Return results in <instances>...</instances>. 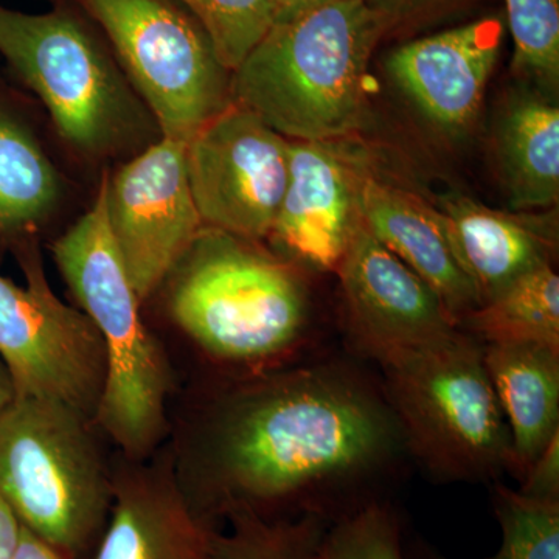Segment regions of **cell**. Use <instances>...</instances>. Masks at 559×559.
Listing matches in <instances>:
<instances>
[{"label":"cell","instance_id":"1","mask_svg":"<svg viewBox=\"0 0 559 559\" xmlns=\"http://www.w3.org/2000/svg\"><path fill=\"white\" fill-rule=\"evenodd\" d=\"M400 448L384 390L348 364L314 360L255 374L213 401L179 480L210 520L245 510L333 524L381 500L369 485Z\"/></svg>","mask_w":559,"mask_h":559},{"label":"cell","instance_id":"2","mask_svg":"<svg viewBox=\"0 0 559 559\" xmlns=\"http://www.w3.org/2000/svg\"><path fill=\"white\" fill-rule=\"evenodd\" d=\"M384 35L366 0H334L274 24L231 72V102L288 140L347 138L366 124L369 64Z\"/></svg>","mask_w":559,"mask_h":559},{"label":"cell","instance_id":"3","mask_svg":"<svg viewBox=\"0 0 559 559\" xmlns=\"http://www.w3.org/2000/svg\"><path fill=\"white\" fill-rule=\"evenodd\" d=\"M255 242L204 227L167 278L176 325L210 358L231 366L293 356L310 322L299 272Z\"/></svg>","mask_w":559,"mask_h":559},{"label":"cell","instance_id":"4","mask_svg":"<svg viewBox=\"0 0 559 559\" xmlns=\"http://www.w3.org/2000/svg\"><path fill=\"white\" fill-rule=\"evenodd\" d=\"M53 257L105 348V388L94 423L128 460L140 462L164 439L171 374L110 237L105 179L90 212L55 242Z\"/></svg>","mask_w":559,"mask_h":559},{"label":"cell","instance_id":"5","mask_svg":"<svg viewBox=\"0 0 559 559\" xmlns=\"http://www.w3.org/2000/svg\"><path fill=\"white\" fill-rule=\"evenodd\" d=\"M92 423L51 400L14 399L0 412V498L68 559L95 549L112 503L114 476Z\"/></svg>","mask_w":559,"mask_h":559},{"label":"cell","instance_id":"6","mask_svg":"<svg viewBox=\"0 0 559 559\" xmlns=\"http://www.w3.org/2000/svg\"><path fill=\"white\" fill-rule=\"evenodd\" d=\"M384 370V395L407 448L440 480H496L513 469V447L484 362L463 330Z\"/></svg>","mask_w":559,"mask_h":559},{"label":"cell","instance_id":"7","mask_svg":"<svg viewBox=\"0 0 559 559\" xmlns=\"http://www.w3.org/2000/svg\"><path fill=\"white\" fill-rule=\"evenodd\" d=\"M0 55L81 153H116L142 130L139 103L127 81L72 11L32 14L0 5Z\"/></svg>","mask_w":559,"mask_h":559},{"label":"cell","instance_id":"8","mask_svg":"<svg viewBox=\"0 0 559 559\" xmlns=\"http://www.w3.org/2000/svg\"><path fill=\"white\" fill-rule=\"evenodd\" d=\"M79 2L108 36L162 138L187 143L230 105V70L176 0Z\"/></svg>","mask_w":559,"mask_h":559},{"label":"cell","instance_id":"9","mask_svg":"<svg viewBox=\"0 0 559 559\" xmlns=\"http://www.w3.org/2000/svg\"><path fill=\"white\" fill-rule=\"evenodd\" d=\"M21 263L24 286L0 275V362L14 399L58 401L94 419L106 378L100 334L57 297L36 253Z\"/></svg>","mask_w":559,"mask_h":559},{"label":"cell","instance_id":"10","mask_svg":"<svg viewBox=\"0 0 559 559\" xmlns=\"http://www.w3.org/2000/svg\"><path fill=\"white\" fill-rule=\"evenodd\" d=\"M290 140L231 102L187 142V176L204 227L271 237L289 180Z\"/></svg>","mask_w":559,"mask_h":559},{"label":"cell","instance_id":"11","mask_svg":"<svg viewBox=\"0 0 559 559\" xmlns=\"http://www.w3.org/2000/svg\"><path fill=\"white\" fill-rule=\"evenodd\" d=\"M187 143L162 138L105 178L106 218L140 301L167 282L204 224L191 194Z\"/></svg>","mask_w":559,"mask_h":559},{"label":"cell","instance_id":"12","mask_svg":"<svg viewBox=\"0 0 559 559\" xmlns=\"http://www.w3.org/2000/svg\"><path fill=\"white\" fill-rule=\"evenodd\" d=\"M336 274L353 348L381 367L459 330L439 296L362 223Z\"/></svg>","mask_w":559,"mask_h":559},{"label":"cell","instance_id":"13","mask_svg":"<svg viewBox=\"0 0 559 559\" xmlns=\"http://www.w3.org/2000/svg\"><path fill=\"white\" fill-rule=\"evenodd\" d=\"M503 27L502 17L484 16L407 40L389 55L385 66L436 127L460 134L479 112L502 47Z\"/></svg>","mask_w":559,"mask_h":559},{"label":"cell","instance_id":"14","mask_svg":"<svg viewBox=\"0 0 559 559\" xmlns=\"http://www.w3.org/2000/svg\"><path fill=\"white\" fill-rule=\"evenodd\" d=\"M360 178L333 142L290 140L288 187L271 238L305 266L336 272L362 223Z\"/></svg>","mask_w":559,"mask_h":559},{"label":"cell","instance_id":"15","mask_svg":"<svg viewBox=\"0 0 559 559\" xmlns=\"http://www.w3.org/2000/svg\"><path fill=\"white\" fill-rule=\"evenodd\" d=\"M218 530L165 468L112 477L108 521L92 559H215Z\"/></svg>","mask_w":559,"mask_h":559},{"label":"cell","instance_id":"16","mask_svg":"<svg viewBox=\"0 0 559 559\" xmlns=\"http://www.w3.org/2000/svg\"><path fill=\"white\" fill-rule=\"evenodd\" d=\"M437 210L479 307L527 272L554 264L557 212H500L463 197L447 198Z\"/></svg>","mask_w":559,"mask_h":559},{"label":"cell","instance_id":"17","mask_svg":"<svg viewBox=\"0 0 559 559\" xmlns=\"http://www.w3.org/2000/svg\"><path fill=\"white\" fill-rule=\"evenodd\" d=\"M359 212L364 227L439 296L457 326L479 307V297L455 259L439 210L411 191L362 175Z\"/></svg>","mask_w":559,"mask_h":559},{"label":"cell","instance_id":"18","mask_svg":"<svg viewBox=\"0 0 559 559\" xmlns=\"http://www.w3.org/2000/svg\"><path fill=\"white\" fill-rule=\"evenodd\" d=\"M496 399L513 447L511 473L522 479L559 432V348L481 344Z\"/></svg>","mask_w":559,"mask_h":559},{"label":"cell","instance_id":"19","mask_svg":"<svg viewBox=\"0 0 559 559\" xmlns=\"http://www.w3.org/2000/svg\"><path fill=\"white\" fill-rule=\"evenodd\" d=\"M496 154L510 205L550 209L559 198V109L539 95H518L496 132Z\"/></svg>","mask_w":559,"mask_h":559},{"label":"cell","instance_id":"20","mask_svg":"<svg viewBox=\"0 0 559 559\" xmlns=\"http://www.w3.org/2000/svg\"><path fill=\"white\" fill-rule=\"evenodd\" d=\"M480 344H538L559 348V277L543 264L514 280L462 320Z\"/></svg>","mask_w":559,"mask_h":559},{"label":"cell","instance_id":"21","mask_svg":"<svg viewBox=\"0 0 559 559\" xmlns=\"http://www.w3.org/2000/svg\"><path fill=\"white\" fill-rule=\"evenodd\" d=\"M60 178L38 140L0 108V235L24 234L50 215L60 200Z\"/></svg>","mask_w":559,"mask_h":559},{"label":"cell","instance_id":"22","mask_svg":"<svg viewBox=\"0 0 559 559\" xmlns=\"http://www.w3.org/2000/svg\"><path fill=\"white\" fill-rule=\"evenodd\" d=\"M491 507L500 530L499 549L485 559H559V502L530 499L495 484ZM406 559H452L425 539L404 538Z\"/></svg>","mask_w":559,"mask_h":559},{"label":"cell","instance_id":"23","mask_svg":"<svg viewBox=\"0 0 559 559\" xmlns=\"http://www.w3.org/2000/svg\"><path fill=\"white\" fill-rule=\"evenodd\" d=\"M226 520L230 528L216 535L215 559H319L331 525L314 514L272 520L245 510Z\"/></svg>","mask_w":559,"mask_h":559},{"label":"cell","instance_id":"24","mask_svg":"<svg viewBox=\"0 0 559 559\" xmlns=\"http://www.w3.org/2000/svg\"><path fill=\"white\" fill-rule=\"evenodd\" d=\"M513 70L554 94L559 83V0H503Z\"/></svg>","mask_w":559,"mask_h":559},{"label":"cell","instance_id":"25","mask_svg":"<svg viewBox=\"0 0 559 559\" xmlns=\"http://www.w3.org/2000/svg\"><path fill=\"white\" fill-rule=\"evenodd\" d=\"M207 33L224 68L234 72L274 24L272 0H176Z\"/></svg>","mask_w":559,"mask_h":559},{"label":"cell","instance_id":"26","mask_svg":"<svg viewBox=\"0 0 559 559\" xmlns=\"http://www.w3.org/2000/svg\"><path fill=\"white\" fill-rule=\"evenodd\" d=\"M404 524L388 500H373L330 525L319 559H406Z\"/></svg>","mask_w":559,"mask_h":559},{"label":"cell","instance_id":"27","mask_svg":"<svg viewBox=\"0 0 559 559\" xmlns=\"http://www.w3.org/2000/svg\"><path fill=\"white\" fill-rule=\"evenodd\" d=\"M366 2L374 13L380 14L390 33L396 28L432 20L433 16L447 13L465 0H366Z\"/></svg>","mask_w":559,"mask_h":559},{"label":"cell","instance_id":"28","mask_svg":"<svg viewBox=\"0 0 559 559\" xmlns=\"http://www.w3.org/2000/svg\"><path fill=\"white\" fill-rule=\"evenodd\" d=\"M518 491L530 499L559 502V432L530 465Z\"/></svg>","mask_w":559,"mask_h":559},{"label":"cell","instance_id":"29","mask_svg":"<svg viewBox=\"0 0 559 559\" xmlns=\"http://www.w3.org/2000/svg\"><path fill=\"white\" fill-rule=\"evenodd\" d=\"M21 522L0 498V559H13L21 539Z\"/></svg>","mask_w":559,"mask_h":559},{"label":"cell","instance_id":"30","mask_svg":"<svg viewBox=\"0 0 559 559\" xmlns=\"http://www.w3.org/2000/svg\"><path fill=\"white\" fill-rule=\"evenodd\" d=\"M13 559H68L27 528L22 527L21 539Z\"/></svg>","mask_w":559,"mask_h":559},{"label":"cell","instance_id":"31","mask_svg":"<svg viewBox=\"0 0 559 559\" xmlns=\"http://www.w3.org/2000/svg\"><path fill=\"white\" fill-rule=\"evenodd\" d=\"M331 2H334V0H272L274 24L296 20L300 14L308 13V11L319 9V7Z\"/></svg>","mask_w":559,"mask_h":559},{"label":"cell","instance_id":"32","mask_svg":"<svg viewBox=\"0 0 559 559\" xmlns=\"http://www.w3.org/2000/svg\"><path fill=\"white\" fill-rule=\"evenodd\" d=\"M14 400L13 384L9 373H7L5 367L0 362V412L5 409L7 406Z\"/></svg>","mask_w":559,"mask_h":559}]
</instances>
